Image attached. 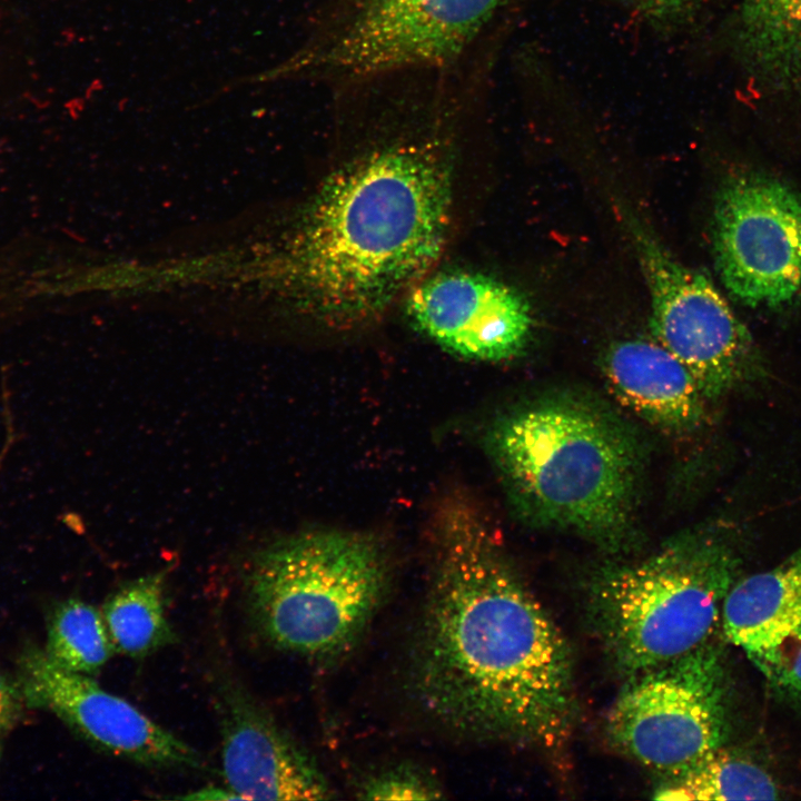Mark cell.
Returning <instances> with one entry per match:
<instances>
[{
	"mask_svg": "<svg viewBox=\"0 0 801 801\" xmlns=\"http://www.w3.org/2000/svg\"><path fill=\"white\" fill-rule=\"evenodd\" d=\"M723 631L764 676L801 651V546L763 572L735 581Z\"/></svg>",
	"mask_w": 801,
	"mask_h": 801,
	"instance_id": "obj_13",
	"label": "cell"
},
{
	"mask_svg": "<svg viewBox=\"0 0 801 801\" xmlns=\"http://www.w3.org/2000/svg\"><path fill=\"white\" fill-rule=\"evenodd\" d=\"M601 369L615 398L650 425L676 435L702 426L708 400L689 369L659 343H614Z\"/></svg>",
	"mask_w": 801,
	"mask_h": 801,
	"instance_id": "obj_14",
	"label": "cell"
},
{
	"mask_svg": "<svg viewBox=\"0 0 801 801\" xmlns=\"http://www.w3.org/2000/svg\"><path fill=\"white\" fill-rule=\"evenodd\" d=\"M178 798L187 800H241L237 793L227 787L225 789L217 787L205 788Z\"/></svg>",
	"mask_w": 801,
	"mask_h": 801,
	"instance_id": "obj_22",
	"label": "cell"
},
{
	"mask_svg": "<svg viewBox=\"0 0 801 801\" xmlns=\"http://www.w3.org/2000/svg\"><path fill=\"white\" fill-rule=\"evenodd\" d=\"M358 793L365 800H435L444 797L433 777L409 764L376 772L360 784Z\"/></svg>",
	"mask_w": 801,
	"mask_h": 801,
	"instance_id": "obj_19",
	"label": "cell"
},
{
	"mask_svg": "<svg viewBox=\"0 0 801 801\" xmlns=\"http://www.w3.org/2000/svg\"><path fill=\"white\" fill-rule=\"evenodd\" d=\"M438 142L379 146L323 187L301 236L299 270L310 304L329 324L380 314L438 258L452 201Z\"/></svg>",
	"mask_w": 801,
	"mask_h": 801,
	"instance_id": "obj_2",
	"label": "cell"
},
{
	"mask_svg": "<svg viewBox=\"0 0 801 801\" xmlns=\"http://www.w3.org/2000/svg\"><path fill=\"white\" fill-rule=\"evenodd\" d=\"M486 447L516 514L606 550L629 543L644 455L639 436L605 403L555 392L500 415Z\"/></svg>",
	"mask_w": 801,
	"mask_h": 801,
	"instance_id": "obj_3",
	"label": "cell"
},
{
	"mask_svg": "<svg viewBox=\"0 0 801 801\" xmlns=\"http://www.w3.org/2000/svg\"><path fill=\"white\" fill-rule=\"evenodd\" d=\"M414 325L457 356L503 362L527 346L533 318L527 300L490 276L451 271L416 286L407 301Z\"/></svg>",
	"mask_w": 801,
	"mask_h": 801,
	"instance_id": "obj_11",
	"label": "cell"
},
{
	"mask_svg": "<svg viewBox=\"0 0 801 801\" xmlns=\"http://www.w3.org/2000/svg\"><path fill=\"white\" fill-rule=\"evenodd\" d=\"M166 574L144 575L107 597L101 614L116 653L144 657L176 642L165 607Z\"/></svg>",
	"mask_w": 801,
	"mask_h": 801,
	"instance_id": "obj_16",
	"label": "cell"
},
{
	"mask_svg": "<svg viewBox=\"0 0 801 801\" xmlns=\"http://www.w3.org/2000/svg\"><path fill=\"white\" fill-rule=\"evenodd\" d=\"M221 765L241 800H326L333 790L312 755L247 693L220 695Z\"/></svg>",
	"mask_w": 801,
	"mask_h": 801,
	"instance_id": "obj_12",
	"label": "cell"
},
{
	"mask_svg": "<svg viewBox=\"0 0 801 801\" xmlns=\"http://www.w3.org/2000/svg\"><path fill=\"white\" fill-rule=\"evenodd\" d=\"M507 0H350L281 69L329 80L452 62Z\"/></svg>",
	"mask_w": 801,
	"mask_h": 801,
	"instance_id": "obj_6",
	"label": "cell"
},
{
	"mask_svg": "<svg viewBox=\"0 0 801 801\" xmlns=\"http://www.w3.org/2000/svg\"><path fill=\"white\" fill-rule=\"evenodd\" d=\"M44 652L59 666L86 675L96 674L115 653L101 611L78 599L55 609Z\"/></svg>",
	"mask_w": 801,
	"mask_h": 801,
	"instance_id": "obj_18",
	"label": "cell"
},
{
	"mask_svg": "<svg viewBox=\"0 0 801 801\" xmlns=\"http://www.w3.org/2000/svg\"><path fill=\"white\" fill-rule=\"evenodd\" d=\"M738 566L730 542L709 528L601 568L589 585L587 613L614 665L633 675L708 643Z\"/></svg>",
	"mask_w": 801,
	"mask_h": 801,
	"instance_id": "obj_4",
	"label": "cell"
},
{
	"mask_svg": "<svg viewBox=\"0 0 801 801\" xmlns=\"http://www.w3.org/2000/svg\"><path fill=\"white\" fill-rule=\"evenodd\" d=\"M433 568L409 686L454 734L556 748L575 712L568 644L463 494L433 518Z\"/></svg>",
	"mask_w": 801,
	"mask_h": 801,
	"instance_id": "obj_1",
	"label": "cell"
},
{
	"mask_svg": "<svg viewBox=\"0 0 801 801\" xmlns=\"http://www.w3.org/2000/svg\"><path fill=\"white\" fill-rule=\"evenodd\" d=\"M249 614L278 649L310 659L347 652L385 596L388 563L370 535L326 530L257 551L245 573Z\"/></svg>",
	"mask_w": 801,
	"mask_h": 801,
	"instance_id": "obj_5",
	"label": "cell"
},
{
	"mask_svg": "<svg viewBox=\"0 0 801 801\" xmlns=\"http://www.w3.org/2000/svg\"><path fill=\"white\" fill-rule=\"evenodd\" d=\"M21 700L22 696L18 685H12L0 674V735L8 731L18 720Z\"/></svg>",
	"mask_w": 801,
	"mask_h": 801,
	"instance_id": "obj_21",
	"label": "cell"
},
{
	"mask_svg": "<svg viewBox=\"0 0 801 801\" xmlns=\"http://www.w3.org/2000/svg\"><path fill=\"white\" fill-rule=\"evenodd\" d=\"M660 800H772L778 787L751 759L723 746L689 769L668 775L654 794Z\"/></svg>",
	"mask_w": 801,
	"mask_h": 801,
	"instance_id": "obj_17",
	"label": "cell"
},
{
	"mask_svg": "<svg viewBox=\"0 0 801 801\" xmlns=\"http://www.w3.org/2000/svg\"><path fill=\"white\" fill-rule=\"evenodd\" d=\"M649 22L676 26L684 22L701 0H622Z\"/></svg>",
	"mask_w": 801,
	"mask_h": 801,
	"instance_id": "obj_20",
	"label": "cell"
},
{
	"mask_svg": "<svg viewBox=\"0 0 801 801\" xmlns=\"http://www.w3.org/2000/svg\"><path fill=\"white\" fill-rule=\"evenodd\" d=\"M627 226L650 290L652 334L703 397L719 400L764 382V355L710 279L679 263L636 219Z\"/></svg>",
	"mask_w": 801,
	"mask_h": 801,
	"instance_id": "obj_8",
	"label": "cell"
},
{
	"mask_svg": "<svg viewBox=\"0 0 801 801\" xmlns=\"http://www.w3.org/2000/svg\"><path fill=\"white\" fill-rule=\"evenodd\" d=\"M0 750H1V745H0Z\"/></svg>",
	"mask_w": 801,
	"mask_h": 801,
	"instance_id": "obj_23",
	"label": "cell"
},
{
	"mask_svg": "<svg viewBox=\"0 0 801 801\" xmlns=\"http://www.w3.org/2000/svg\"><path fill=\"white\" fill-rule=\"evenodd\" d=\"M713 253L730 294L779 309L801 297V192L758 171L726 178L715 197Z\"/></svg>",
	"mask_w": 801,
	"mask_h": 801,
	"instance_id": "obj_9",
	"label": "cell"
},
{
	"mask_svg": "<svg viewBox=\"0 0 801 801\" xmlns=\"http://www.w3.org/2000/svg\"><path fill=\"white\" fill-rule=\"evenodd\" d=\"M18 665L22 700L52 712L99 750L155 769L201 767L199 754L181 739L89 675L59 666L44 650L27 649Z\"/></svg>",
	"mask_w": 801,
	"mask_h": 801,
	"instance_id": "obj_10",
	"label": "cell"
},
{
	"mask_svg": "<svg viewBox=\"0 0 801 801\" xmlns=\"http://www.w3.org/2000/svg\"><path fill=\"white\" fill-rule=\"evenodd\" d=\"M738 43L758 78L784 89L801 85V0H743Z\"/></svg>",
	"mask_w": 801,
	"mask_h": 801,
	"instance_id": "obj_15",
	"label": "cell"
},
{
	"mask_svg": "<svg viewBox=\"0 0 801 801\" xmlns=\"http://www.w3.org/2000/svg\"><path fill=\"white\" fill-rule=\"evenodd\" d=\"M711 643L631 675L606 716L610 742L668 775L723 746L729 730L728 679Z\"/></svg>",
	"mask_w": 801,
	"mask_h": 801,
	"instance_id": "obj_7",
	"label": "cell"
}]
</instances>
